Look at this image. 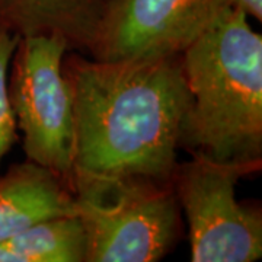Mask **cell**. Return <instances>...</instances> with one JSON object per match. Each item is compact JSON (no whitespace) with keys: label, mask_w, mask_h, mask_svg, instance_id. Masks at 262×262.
I'll return each mask as SVG.
<instances>
[{"label":"cell","mask_w":262,"mask_h":262,"mask_svg":"<svg viewBox=\"0 0 262 262\" xmlns=\"http://www.w3.org/2000/svg\"><path fill=\"white\" fill-rule=\"evenodd\" d=\"M262 159L217 160L194 151L178 162L172 187L187 219L192 262H253L262 256L259 204L241 203L239 181L259 173Z\"/></svg>","instance_id":"obj_4"},{"label":"cell","mask_w":262,"mask_h":262,"mask_svg":"<svg viewBox=\"0 0 262 262\" xmlns=\"http://www.w3.org/2000/svg\"><path fill=\"white\" fill-rule=\"evenodd\" d=\"M108 0H0V22L19 37L57 35L86 54Z\"/></svg>","instance_id":"obj_8"},{"label":"cell","mask_w":262,"mask_h":262,"mask_svg":"<svg viewBox=\"0 0 262 262\" xmlns=\"http://www.w3.org/2000/svg\"><path fill=\"white\" fill-rule=\"evenodd\" d=\"M73 92V187L118 179L170 181L189 95L181 54L96 60L67 51Z\"/></svg>","instance_id":"obj_1"},{"label":"cell","mask_w":262,"mask_h":262,"mask_svg":"<svg viewBox=\"0 0 262 262\" xmlns=\"http://www.w3.org/2000/svg\"><path fill=\"white\" fill-rule=\"evenodd\" d=\"M84 262H156L177 248L182 211L170 181L133 177L77 188Z\"/></svg>","instance_id":"obj_3"},{"label":"cell","mask_w":262,"mask_h":262,"mask_svg":"<svg viewBox=\"0 0 262 262\" xmlns=\"http://www.w3.org/2000/svg\"><path fill=\"white\" fill-rule=\"evenodd\" d=\"M19 38L0 22V165L19 139L8 88L10 61Z\"/></svg>","instance_id":"obj_10"},{"label":"cell","mask_w":262,"mask_h":262,"mask_svg":"<svg viewBox=\"0 0 262 262\" xmlns=\"http://www.w3.org/2000/svg\"><path fill=\"white\" fill-rule=\"evenodd\" d=\"M76 214L75 191L34 162L0 175V242L51 217Z\"/></svg>","instance_id":"obj_7"},{"label":"cell","mask_w":262,"mask_h":262,"mask_svg":"<svg viewBox=\"0 0 262 262\" xmlns=\"http://www.w3.org/2000/svg\"><path fill=\"white\" fill-rule=\"evenodd\" d=\"M86 246L77 215L51 217L0 242V262H84Z\"/></svg>","instance_id":"obj_9"},{"label":"cell","mask_w":262,"mask_h":262,"mask_svg":"<svg viewBox=\"0 0 262 262\" xmlns=\"http://www.w3.org/2000/svg\"><path fill=\"white\" fill-rule=\"evenodd\" d=\"M229 2L230 6L245 12L248 18H252L258 22L262 20V0H229Z\"/></svg>","instance_id":"obj_11"},{"label":"cell","mask_w":262,"mask_h":262,"mask_svg":"<svg viewBox=\"0 0 262 262\" xmlns=\"http://www.w3.org/2000/svg\"><path fill=\"white\" fill-rule=\"evenodd\" d=\"M229 0H108L86 56L136 60L182 54Z\"/></svg>","instance_id":"obj_6"},{"label":"cell","mask_w":262,"mask_h":262,"mask_svg":"<svg viewBox=\"0 0 262 262\" xmlns=\"http://www.w3.org/2000/svg\"><path fill=\"white\" fill-rule=\"evenodd\" d=\"M70 51L57 35L20 37L9 69V101L25 159L73 187V92L63 70Z\"/></svg>","instance_id":"obj_5"},{"label":"cell","mask_w":262,"mask_h":262,"mask_svg":"<svg viewBox=\"0 0 262 262\" xmlns=\"http://www.w3.org/2000/svg\"><path fill=\"white\" fill-rule=\"evenodd\" d=\"M189 103L179 149L217 160L262 159V37L227 6L181 54Z\"/></svg>","instance_id":"obj_2"}]
</instances>
